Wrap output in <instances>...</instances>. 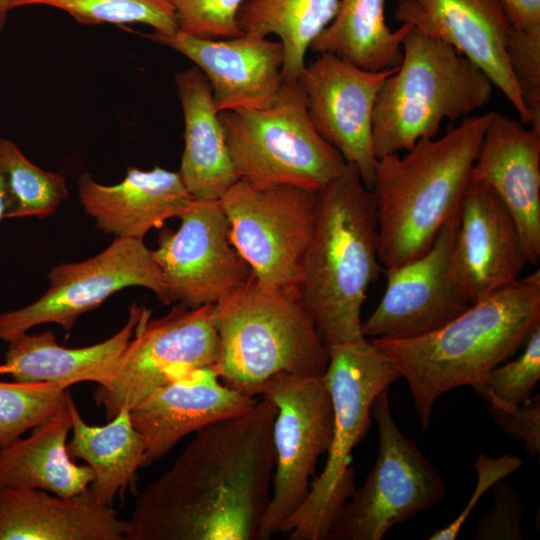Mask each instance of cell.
Listing matches in <instances>:
<instances>
[{
	"mask_svg": "<svg viewBox=\"0 0 540 540\" xmlns=\"http://www.w3.org/2000/svg\"><path fill=\"white\" fill-rule=\"evenodd\" d=\"M66 403L31 429L29 436L0 448V485L39 489L59 496H73L89 488L94 473L77 465L67 452L72 416Z\"/></svg>",
	"mask_w": 540,
	"mask_h": 540,
	"instance_id": "obj_26",
	"label": "cell"
},
{
	"mask_svg": "<svg viewBox=\"0 0 540 540\" xmlns=\"http://www.w3.org/2000/svg\"><path fill=\"white\" fill-rule=\"evenodd\" d=\"M0 176L7 191L6 218L50 216L68 197L63 175L39 168L15 143L1 138Z\"/></svg>",
	"mask_w": 540,
	"mask_h": 540,
	"instance_id": "obj_30",
	"label": "cell"
},
{
	"mask_svg": "<svg viewBox=\"0 0 540 540\" xmlns=\"http://www.w3.org/2000/svg\"><path fill=\"white\" fill-rule=\"evenodd\" d=\"M179 30L197 37L228 39L244 34L237 12L245 0H167Z\"/></svg>",
	"mask_w": 540,
	"mask_h": 540,
	"instance_id": "obj_34",
	"label": "cell"
},
{
	"mask_svg": "<svg viewBox=\"0 0 540 540\" xmlns=\"http://www.w3.org/2000/svg\"><path fill=\"white\" fill-rule=\"evenodd\" d=\"M316 216L297 286L299 302L328 348L364 338L361 311L369 286L383 271L372 191L358 169L315 191Z\"/></svg>",
	"mask_w": 540,
	"mask_h": 540,
	"instance_id": "obj_3",
	"label": "cell"
},
{
	"mask_svg": "<svg viewBox=\"0 0 540 540\" xmlns=\"http://www.w3.org/2000/svg\"><path fill=\"white\" fill-rule=\"evenodd\" d=\"M529 264L514 218L486 184L470 180L458 209L451 267L470 304L516 282Z\"/></svg>",
	"mask_w": 540,
	"mask_h": 540,
	"instance_id": "obj_17",
	"label": "cell"
},
{
	"mask_svg": "<svg viewBox=\"0 0 540 540\" xmlns=\"http://www.w3.org/2000/svg\"><path fill=\"white\" fill-rule=\"evenodd\" d=\"M8 208V198L5 183L0 176V222L3 218H6V212Z\"/></svg>",
	"mask_w": 540,
	"mask_h": 540,
	"instance_id": "obj_40",
	"label": "cell"
},
{
	"mask_svg": "<svg viewBox=\"0 0 540 540\" xmlns=\"http://www.w3.org/2000/svg\"><path fill=\"white\" fill-rule=\"evenodd\" d=\"M492 507L479 518L475 540H521L524 504L516 489L504 480L493 485Z\"/></svg>",
	"mask_w": 540,
	"mask_h": 540,
	"instance_id": "obj_36",
	"label": "cell"
},
{
	"mask_svg": "<svg viewBox=\"0 0 540 540\" xmlns=\"http://www.w3.org/2000/svg\"><path fill=\"white\" fill-rule=\"evenodd\" d=\"M30 5L60 9L81 24L139 23L167 35L179 30L174 9L167 0H14L12 9Z\"/></svg>",
	"mask_w": 540,
	"mask_h": 540,
	"instance_id": "obj_31",
	"label": "cell"
},
{
	"mask_svg": "<svg viewBox=\"0 0 540 540\" xmlns=\"http://www.w3.org/2000/svg\"><path fill=\"white\" fill-rule=\"evenodd\" d=\"M71 382L0 381V448L31 430L65 405Z\"/></svg>",
	"mask_w": 540,
	"mask_h": 540,
	"instance_id": "obj_32",
	"label": "cell"
},
{
	"mask_svg": "<svg viewBox=\"0 0 540 540\" xmlns=\"http://www.w3.org/2000/svg\"><path fill=\"white\" fill-rule=\"evenodd\" d=\"M522 465V460L510 456L508 454L502 455L498 458H492L484 454L478 455L475 462V469L477 471V483L475 490L471 495L461 513L446 527L441 528L434 532L429 539L430 540H453L455 539L469 514L472 512L477 502L482 495L498 481L503 480L509 474L517 470Z\"/></svg>",
	"mask_w": 540,
	"mask_h": 540,
	"instance_id": "obj_37",
	"label": "cell"
},
{
	"mask_svg": "<svg viewBox=\"0 0 540 540\" xmlns=\"http://www.w3.org/2000/svg\"><path fill=\"white\" fill-rule=\"evenodd\" d=\"M175 83L185 126L178 172L195 199L220 200L239 179L215 109L210 83L197 66L178 73Z\"/></svg>",
	"mask_w": 540,
	"mask_h": 540,
	"instance_id": "obj_25",
	"label": "cell"
},
{
	"mask_svg": "<svg viewBox=\"0 0 540 540\" xmlns=\"http://www.w3.org/2000/svg\"><path fill=\"white\" fill-rule=\"evenodd\" d=\"M219 336L214 370L231 388L256 396L280 373L323 376L329 348L302 307L296 288L266 289L253 275L213 305Z\"/></svg>",
	"mask_w": 540,
	"mask_h": 540,
	"instance_id": "obj_5",
	"label": "cell"
},
{
	"mask_svg": "<svg viewBox=\"0 0 540 540\" xmlns=\"http://www.w3.org/2000/svg\"><path fill=\"white\" fill-rule=\"evenodd\" d=\"M458 213L438 232L418 258L391 269L385 292L372 314L362 321L368 339H409L433 332L471 305L456 283L451 267Z\"/></svg>",
	"mask_w": 540,
	"mask_h": 540,
	"instance_id": "obj_15",
	"label": "cell"
},
{
	"mask_svg": "<svg viewBox=\"0 0 540 540\" xmlns=\"http://www.w3.org/2000/svg\"><path fill=\"white\" fill-rule=\"evenodd\" d=\"M491 114L466 117L441 138L421 139L402 157L377 160L371 191L383 270L427 252L458 213Z\"/></svg>",
	"mask_w": 540,
	"mask_h": 540,
	"instance_id": "obj_4",
	"label": "cell"
},
{
	"mask_svg": "<svg viewBox=\"0 0 540 540\" xmlns=\"http://www.w3.org/2000/svg\"><path fill=\"white\" fill-rule=\"evenodd\" d=\"M512 28L540 35V0H499Z\"/></svg>",
	"mask_w": 540,
	"mask_h": 540,
	"instance_id": "obj_39",
	"label": "cell"
},
{
	"mask_svg": "<svg viewBox=\"0 0 540 540\" xmlns=\"http://www.w3.org/2000/svg\"><path fill=\"white\" fill-rule=\"evenodd\" d=\"M275 405L206 426L138 496L126 540H257L275 468Z\"/></svg>",
	"mask_w": 540,
	"mask_h": 540,
	"instance_id": "obj_1",
	"label": "cell"
},
{
	"mask_svg": "<svg viewBox=\"0 0 540 540\" xmlns=\"http://www.w3.org/2000/svg\"><path fill=\"white\" fill-rule=\"evenodd\" d=\"M219 117L239 180L316 191L347 166L313 126L299 80H282L268 107L226 111Z\"/></svg>",
	"mask_w": 540,
	"mask_h": 540,
	"instance_id": "obj_8",
	"label": "cell"
},
{
	"mask_svg": "<svg viewBox=\"0 0 540 540\" xmlns=\"http://www.w3.org/2000/svg\"><path fill=\"white\" fill-rule=\"evenodd\" d=\"M488 411L513 440L523 441L524 448L534 457L540 454V395L513 406L490 404Z\"/></svg>",
	"mask_w": 540,
	"mask_h": 540,
	"instance_id": "obj_38",
	"label": "cell"
},
{
	"mask_svg": "<svg viewBox=\"0 0 540 540\" xmlns=\"http://www.w3.org/2000/svg\"><path fill=\"white\" fill-rule=\"evenodd\" d=\"M472 181L488 185L511 213L528 263L540 258V131L492 112Z\"/></svg>",
	"mask_w": 540,
	"mask_h": 540,
	"instance_id": "obj_20",
	"label": "cell"
},
{
	"mask_svg": "<svg viewBox=\"0 0 540 540\" xmlns=\"http://www.w3.org/2000/svg\"><path fill=\"white\" fill-rule=\"evenodd\" d=\"M385 4L386 0H339L333 20L309 49L369 71L398 67L403 39L412 26L402 23L392 30L386 23Z\"/></svg>",
	"mask_w": 540,
	"mask_h": 540,
	"instance_id": "obj_28",
	"label": "cell"
},
{
	"mask_svg": "<svg viewBox=\"0 0 540 540\" xmlns=\"http://www.w3.org/2000/svg\"><path fill=\"white\" fill-rule=\"evenodd\" d=\"M220 203L231 241L256 283L266 289H297L315 224V191L237 180Z\"/></svg>",
	"mask_w": 540,
	"mask_h": 540,
	"instance_id": "obj_11",
	"label": "cell"
},
{
	"mask_svg": "<svg viewBox=\"0 0 540 540\" xmlns=\"http://www.w3.org/2000/svg\"><path fill=\"white\" fill-rule=\"evenodd\" d=\"M14 0H0V31L4 28L8 12L12 9Z\"/></svg>",
	"mask_w": 540,
	"mask_h": 540,
	"instance_id": "obj_41",
	"label": "cell"
},
{
	"mask_svg": "<svg viewBox=\"0 0 540 540\" xmlns=\"http://www.w3.org/2000/svg\"><path fill=\"white\" fill-rule=\"evenodd\" d=\"M333 407V435L321 474L301 504L279 528L289 540H325L356 489L351 452L371 425L376 397L401 378L387 353L370 339L329 347L323 375Z\"/></svg>",
	"mask_w": 540,
	"mask_h": 540,
	"instance_id": "obj_7",
	"label": "cell"
},
{
	"mask_svg": "<svg viewBox=\"0 0 540 540\" xmlns=\"http://www.w3.org/2000/svg\"><path fill=\"white\" fill-rule=\"evenodd\" d=\"M539 378L540 325L529 335L520 356L489 373L483 398L495 406L521 404L529 398Z\"/></svg>",
	"mask_w": 540,
	"mask_h": 540,
	"instance_id": "obj_33",
	"label": "cell"
},
{
	"mask_svg": "<svg viewBox=\"0 0 540 540\" xmlns=\"http://www.w3.org/2000/svg\"><path fill=\"white\" fill-rule=\"evenodd\" d=\"M402 60L382 84L373 113L377 160L434 138L444 120L470 115L491 100L485 73L448 44L412 27Z\"/></svg>",
	"mask_w": 540,
	"mask_h": 540,
	"instance_id": "obj_6",
	"label": "cell"
},
{
	"mask_svg": "<svg viewBox=\"0 0 540 540\" xmlns=\"http://www.w3.org/2000/svg\"><path fill=\"white\" fill-rule=\"evenodd\" d=\"M508 63L530 113V127L540 131V35L511 27L507 40Z\"/></svg>",
	"mask_w": 540,
	"mask_h": 540,
	"instance_id": "obj_35",
	"label": "cell"
},
{
	"mask_svg": "<svg viewBox=\"0 0 540 540\" xmlns=\"http://www.w3.org/2000/svg\"><path fill=\"white\" fill-rule=\"evenodd\" d=\"M339 0H245L237 12L243 33L276 35L284 48L283 81L299 80L312 42L333 20Z\"/></svg>",
	"mask_w": 540,
	"mask_h": 540,
	"instance_id": "obj_29",
	"label": "cell"
},
{
	"mask_svg": "<svg viewBox=\"0 0 540 540\" xmlns=\"http://www.w3.org/2000/svg\"><path fill=\"white\" fill-rule=\"evenodd\" d=\"M180 227L162 230L153 257L163 275L169 304L215 305L252 276L230 238L220 200L193 199Z\"/></svg>",
	"mask_w": 540,
	"mask_h": 540,
	"instance_id": "obj_14",
	"label": "cell"
},
{
	"mask_svg": "<svg viewBox=\"0 0 540 540\" xmlns=\"http://www.w3.org/2000/svg\"><path fill=\"white\" fill-rule=\"evenodd\" d=\"M148 39L190 59L208 79L216 111L262 109L276 99L282 84L284 48L267 37L244 33L228 39L152 32Z\"/></svg>",
	"mask_w": 540,
	"mask_h": 540,
	"instance_id": "obj_18",
	"label": "cell"
},
{
	"mask_svg": "<svg viewBox=\"0 0 540 540\" xmlns=\"http://www.w3.org/2000/svg\"><path fill=\"white\" fill-rule=\"evenodd\" d=\"M127 528L90 488L59 496L0 485V540H126Z\"/></svg>",
	"mask_w": 540,
	"mask_h": 540,
	"instance_id": "obj_23",
	"label": "cell"
},
{
	"mask_svg": "<svg viewBox=\"0 0 540 540\" xmlns=\"http://www.w3.org/2000/svg\"><path fill=\"white\" fill-rule=\"evenodd\" d=\"M48 290L33 303L0 314V340L7 343L44 323L70 331L78 318L124 288L152 291L169 305L168 292L152 250L143 240L118 238L102 252L80 262L61 263L47 275Z\"/></svg>",
	"mask_w": 540,
	"mask_h": 540,
	"instance_id": "obj_13",
	"label": "cell"
},
{
	"mask_svg": "<svg viewBox=\"0 0 540 540\" xmlns=\"http://www.w3.org/2000/svg\"><path fill=\"white\" fill-rule=\"evenodd\" d=\"M398 67L369 71L332 54H318L299 78L309 118L320 136L359 171L371 190L377 158L373 113L379 90Z\"/></svg>",
	"mask_w": 540,
	"mask_h": 540,
	"instance_id": "obj_16",
	"label": "cell"
},
{
	"mask_svg": "<svg viewBox=\"0 0 540 540\" xmlns=\"http://www.w3.org/2000/svg\"><path fill=\"white\" fill-rule=\"evenodd\" d=\"M394 15L479 67L511 103L521 122L530 125V113L508 63L511 25L499 0H399Z\"/></svg>",
	"mask_w": 540,
	"mask_h": 540,
	"instance_id": "obj_19",
	"label": "cell"
},
{
	"mask_svg": "<svg viewBox=\"0 0 540 540\" xmlns=\"http://www.w3.org/2000/svg\"><path fill=\"white\" fill-rule=\"evenodd\" d=\"M258 398L221 381L213 368H200L157 388L130 409L144 437V467L167 454L187 435L249 410Z\"/></svg>",
	"mask_w": 540,
	"mask_h": 540,
	"instance_id": "obj_21",
	"label": "cell"
},
{
	"mask_svg": "<svg viewBox=\"0 0 540 540\" xmlns=\"http://www.w3.org/2000/svg\"><path fill=\"white\" fill-rule=\"evenodd\" d=\"M150 315L151 310L144 308L112 376L94 390L93 399L107 420L193 370L214 369L218 360L213 305L192 308L176 303L161 318L150 319Z\"/></svg>",
	"mask_w": 540,
	"mask_h": 540,
	"instance_id": "obj_10",
	"label": "cell"
},
{
	"mask_svg": "<svg viewBox=\"0 0 540 540\" xmlns=\"http://www.w3.org/2000/svg\"><path fill=\"white\" fill-rule=\"evenodd\" d=\"M144 308L132 304L125 325L117 333L87 347L61 346L51 331L40 334L27 332L9 342L2 370L9 373L14 381L23 383L67 381L77 384L90 381L104 384L112 376L133 337Z\"/></svg>",
	"mask_w": 540,
	"mask_h": 540,
	"instance_id": "obj_24",
	"label": "cell"
},
{
	"mask_svg": "<svg viewBox=\"0 0 540 540\" xmlns=\"http://www.w3.org/2000/svg\"><path fill=\"white\" fill-rule=\"evenodd\" d=\"M259 395L276 407L271 496L257 536L265 540L278 533L306 499L317 461L330 448L333 407L323 376L280 373Z\"/></svg>",
	"mask_w": 540,
	"mask_h": 540,
	"instance_id": "obj_12",
	"label": "cell"
},
{
	"mask_svg": "<svg viewBox=\"0 0 540 540\" xmlns=\"http://www.w3.org/2000/svg\"><path fill=\"white\" fill-rule=\"evenodd\" d=\"M371 413L379 431L377 459L335 519L328 540H380L391 527L434 507L446 494L440 475L396 425L388 389L376 397Z\"/></svg>",
	"mask_w": 540,
	"mask_h": 540,
	"instance_id": "obj_9",
	"label": "cell"
},
{
	"mask_svg": "<svg viewBox=\"0 0 540 540\" xmlns=\"http://www.w3.org/2000/svg\"><path fill=\"white\" fill-rule=\"evenodd\" d=\"M72 438L67 443L70 458L82 459L92 469L94 480L89 486L105 505L112 506L116 495L136 479L144 467V437L133 425L130 409L121 410L103 426L85 422L70 394Z\"/></svg>",
	"mask_w": 540,
	"mask_h": 540,
	"instance_id": "obj_27",
	"label": "cell"
},
{
	"mask_svg": "<svg viewBox=\"0 0 540 540\" xmlns=\"http://www.w3.org/2000/svg\"><path fill=\"white\" fill-rule=\"evenodd\" d=\"M540 325V271L472 303L441 328L409 339H370L409 386L424 429L437 399L461 386L485 395L489 373Z\"/></svg>",
	"mask_w": 540,
	"mask_h": 540,
	"instance_id": "obj_2",
	"label": "cell"
},
{
	"mask_svg": "<svg viewBox=\"0 0 540 540\" xmlns=\"http://www.w3.org/2000/svg\"><path fill=\"white\" fill-rule=\"evenodd\" d=\"M80 202L98 229L118 238L143 240L153 228L179 218L194 199L179 172L155 166L152 170L128 167L116 185L96 182L89 173L78 180Z\"/></svg>",
	"mask_w": 540,
	"mask_h": 540,
	"instance_id": "obj_22",
	"label": "cell"
}]
</instances>
